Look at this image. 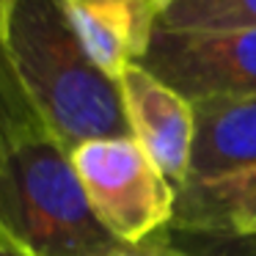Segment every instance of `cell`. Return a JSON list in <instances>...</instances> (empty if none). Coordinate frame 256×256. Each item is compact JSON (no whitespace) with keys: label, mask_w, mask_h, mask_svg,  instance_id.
<instances>
[{"label":"cell","mask_w":256,"mask_h":256,"mask_svg":"<svg viewBox=\"0 0 256 256\" xmlns=\"http://www.w3.org/2000/svg\"><path fill=\"white\" fill-rule=\"evenodd\" d=\"M3 36L28 100L69 152L130 135L118 83L83 50L64 0H12Z\"/></svg>","instance_id":"cell-1"},{"label":"cell","mask_w":256,"mask_h":256,"mask_svg":"<svg viewBox=\"0 0 256 256\" xmlns=\"http://www.w3.org/2000/svg\"><path fill=\"white\" fill-rule=\"evenodd\" d=\"M0 234L28 256H105L124 245L94 215L50 130L0 154Z\"/></svg>","instance_id":"cell-2"},{"label":"cell","mask_w":256,"mask_h":256,"mask_svg":"<svg viewBox=\"0 0 256 256\" xmlns=\"http://www.w3.org/2000/svg\"><path fill=\"white\" fill-rule=\"evenodd\" d=\"M69 157L94 215L118 242L138 245L171 228L176 184L168 182L132 135L86 140Z\"/></svg>","instance_id":"cell-3"},{"label":"cell","mask_w":256,"mask_h":256,"mask_svg":"<svg viewBox=\"0 0 256 256\" xmlns=\"http://www.w3.org/2000/svg\"><path fill=\"white\" fill-rule=\"evenodd\" d=\"M140 66L188 102L256 96V28L234 34L157 30Z\"/></svg>","instance_id":"cell-4"},{"label":"cell","mask_w":256,"mask_h":256,"mask_svg":"<svg viewBox=\"0 0 256 256\" xmlns=\"http://www.w3.org/2000/svg\"><path fill=\"white\" fill-rule=\"evenodd\" d=\"M118 91L130 135L179 190L190 176L196 138L193 102H188L171 86L146 72L140 64L124 69V74L118 78Z\"/></svg>","instance_id":"cell-5"},{"label":"cell","mask_w":256,"mask_h":256,"mask_svg":"<svg viewBox=\"0 0 256 256\" xmlns=\"http://www.w3.org/2000/svg\"><path fill=\"white\" fill-rule=\"evenodd\" d=\"M162 6L166 0H64L83 50L116 83L146 56Z\"/></svg>","instance_id":"cell-6"},{"label":"cell","mask_w":256,"mask_h":256,"mask_svg":"<svg viewBox=\"0 0 256 256\" xmlns=\"http://www.w3.org/2000/svg\"><path fill=\"white\" fill-rule=\"evenodd\" d=\"M193 118L188 182H212L256 168V96L198 100L193 102Z\"/></svg>","instance_id":"cell-7"},{"label":"cell","mask_w":256,"mask_h":256,"mask_svg":"<svg viewBox=\"0 0 256 256\" xmlns=\"http://www.w3.org/2000/svg\"><path fill=\"white\" fill-rule=\"evenodd\" d=\"M171 226L201 240H256V168L182 184Z\"/></svg>","instance_id":"cell-8"},{"label":"cell","mask_w":256,"mask_h":256,"mask_svg":"<svg viewBox=\"0 0 256 256\" xmlns=\"http://www.w3.org/2000/svg\"><path fill=\"white\" fill-rule=\"evenodd\" d=\"M256 28V0H166L157 30L234 34Z\"/></svg>","instance_id":"cell-9"},{"label":"cell","mask_w":256,"mask_h":256,"mask_svg":"<svg viewBox=\"0 0 256 256\" xmlns=\"http://www.w3.org/2000/svg\"><path fill=\"white\" fill-rule=\"evenodd\" d=\"M44 130V122L22 88V80H20V72L3 36V25H0V154L12 152L14 146L25 144Z\"/></svg>","instance_id":"cell-10"},{"label":"cell","mask_w":256,"mask_h":256,"mask_svg":"<svg viewBox=\"0 0 256 256\" xmlns=\"http://www.w3.org/2000/svg\"><path fill=\"white\" fill-rule=\"evenodd\" d=\"M105 256H193V248H182V245L174 242L171 232L162 228L154 237L144 240L138 245H122L118 250H110Z\"/></svg>","instance_id":"cell-11"},{"label":"cell","mask_w":256,"mask_h":256,"mask_svg":"<svg viewBox=\"0 0 256 256\" xmlns=\"http://www.w3.org/2000/svg\"><path fill=\"white\" fill-rule=\"evenodd\" d=\"M206 245L193 248V256H256V240L228 237V240H204Z\"/></svg>","instance_id":"cell-12"},{"label":"cell","mask_w":256,"mask_h":256,"mask_svg":"<svg viewBox=\"0 0 256 256\" xmlns=\"http://www.w3.org/2000/svg\"><path fill=\"white\" fill-rule=\"evenodd\" d=\"M0 256H28V254H22L6 234H0Z\"/></svg>","instance_id":"cell-13"}]
</instances>
